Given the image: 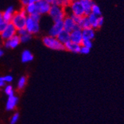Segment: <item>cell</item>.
I'll use <instances>...</instances> for the list:
<instances>
[{
	"label": "cell",
	"mask_w": 124,
	"mask_h": 124,
	"mask_svg": "<svg viewBox=\"0 0 124 124\" xmlns=\"http://www.w3.org/2000/svg\"><path fill=\"white\" fill-rule=\"evenodd\" d=\"M27 17L28 15L23 8L15 12L10 22H12V24L16 28L17 30L24 28Z\"/></svg>",
	"instance_id": "obj_1"
},
{
	"label": "cell",
	"mask_w": 124,
	"mask_h": 124,
	"mask_svg": "<svg viewBox=\"0 0 124 124\" xmlns=\"http://www.w3.org/2000/svg\"><path fill=\"white\" fill-rule=\"evenodd\" d=\"M43 44L46 46V48H48L51 50L54 51H64L65 50L64 45L62 44L57 37H52V36H45L42 39Z\"/></svg>",
	"instance_id": "obj_2"
},
{
	"label": "cell",
	"mask_w": 124,
	"mask_h": 124,
	"mask_svg": "<svg viewBox=\"0 0 124 124\" xmlns=\"http://www.w3.org/2000/svg\"><path fill=\"white\" fill-rule=\"evenodd\" d=\"M48 14L51 17V19L53 20V22L62 21L67 15L64 8H63L61 5H51L50 10Z\"/></svg>",
	"instance_id": "obj_3"
},
{
	"label": "cell",
	"mask_w": 124,
	"mask_h": 124,
	"mask_svg": "<svg viewBox=\"0 0 124 124\" xmlns=\"http://www.w3.org/2000/svg\"><path fill=\"white\" fill-rule=\"evenodd\" d=\"M25 28L31 34H36L40 31L39 22L36 21L33 18H31L30 16H28L26 21Z\"/></svg>",
	"instance_id": "obj_4"
},
{
	"label": "cell",
	"mask_w": 124,
	"mask_h": 124,
	"mask_svg": "<svg viewBox=\"0 0 124 124\" xmlns=\"http://www.w3.org/2000/svg\"><path fill=\"white\" fill-rule=\"evenodd\" d=\"M67 8L70 10L71 13L70 15L72 14V15H76V16H79V17L85 16L84 10L83 8V6L80 2V0H78V1H72L70 7Z\"/></svg>",
	"instance_id": "obj_5"
},
{
	"label": "cell",
	"mask_w": 124,
	"mask_h": 124,
	"mask_svg": "<svg viewBox=\"0 0 124 124\" xmlns=\"http://www.w3.org/2000/svg\"><path fill=\"white\" fill-rule=\"evenodd\" d=\"M16 34H17L16 28L12 24V22H8L6 28L4 30V31L0 34V38L2 39V40L5 41L10 39Z\"/></svg>",
	"instance_id": "obj_6"
},
{
	"label": "cell",
	"mask_w": 124,
	"mask_h": 124,
	"mask_svg": "<svg viewBox=\"0 0 124 124\" xmlns=\"http://www.w3.org/2000/svg\"><path fill=\"white\" fill-rule=\"evenodd\" d=\"M36 11L41 15L48 14L51 8V4L46 2V0H41V1L36 3Z\"/></svg>",
	"instance_id": "obj_7"
},
{
	"label": "cell",
	"mask_w": 124,
	"mask_h": 124,
	"mask_svg": "<svg viewBox=\"0 0 124 124\" xmlns=\"http://www.w3.org/2000/svg\"><path fill=\"white\" fill-rule=\"evenodd\" d=\"M64 30L63 20L53 22V25L49 30V35L52 37H57V36Z\"/></svg>",
	"instance_id": "obj_8"
},
{
	"label": "cell",
	"mask_w": 124,
	"mask_h": 124,
	"mask_svg": "<svg viewBox=\"0 0 124 124\" xmlns=\"http://www.w3.org/2000/svg\"><path fill=\"white\" fill-rule=\"evenodd\" d=\"M3 42H4L3 43L4 47L6 48H10V49H14L16 48H17L21 43L20 37L18 34H16L10 39L3 41Z\"/></svg>",
	"instance_id": "obj_9"
},
{
	"label": "cell",
	"mask_w": 124,
	"mask_h": 124,
	"mask_svg": "<svg viewBox=\"0 0 124 124\" xmlns=\"http://www.w3.org/2000/svg\"><path fill=\"white\" fill-rule=\"evenodd\" d=\"M63 25H64V30H67V32L70 33L78 28V25L73 20L70 15H67L65 17V18L63 19Z\"/></svg>",
	"instance_id": "obj_10"
},
{
	"label": "cell",
	"mask_w": 124,
	"mask_h": 124,
	"mask_svg": "<svg viewBox=\"0 0 124 124\" xmlns=\"http://www.w3.org/2000/svg\"><path fill=\"white\" fill-rule=\"evenodd\" d=\"M83 39L84 37H83L82 29L79 28L78 27L73 30L72 32H70V41L81 45Z\"/></svg>",
	"instance_id": "obj_11"
},
{
	"label": "cell",
	"mask_w": 124,
	"mask_h": 124,
	"mask_svg": "<svg viewBox=\"0 0 124 124\" xmlns=\"http://www.w3.org/2000/svg\"><path fill=\"white\" fill-rule=\"evenodd\" d=\"M81 47V45L73 42L70 40L64 45V48L66 51H68L70 52L75 53V54L80 53Z\"/></svg>",
	"instance_id": "obj_12"
},
{
	"label": "cell",
	"mask_w": 124,
	"mask_h": 124,
	"mask_svg": "<svg viewBox=\"0 0 124 124\" xmlns=\"http://www.w3.org/2000/svg\"><path fill=\"white\" fill-rule=\"evenodd\" d=\"M18 101H19V98L16 96L13 95V96L8 97V99L7 103H6V109L8 111L13 110L15 108V107L16 106Z\"/></svg>",
	"instance_id": "obj_13"
},
{
	"label": "cell",
	"mask_w": 124,
	"mask_h": 124,
	"mask_svg": "<svg viewBox=\"0 0 124 124\" xmlns=\"http://www.w3.org/2000/svg\"><path fill=\"white\" fill-rule=\"evenodd\" d=\"M15 12L16 11L14 8L13 6H9L4 12H2L3 20H5L7 22H10Z\"/></svg>",
	"instance_id": "obj_14"
},
{
	"label": "cell",
	"mask_w": 124,
	"mask_h": 124,
	"mask_svg": "<svg viewBox=\"0 0 124 124\" xmlns=\"http://www.w3.org/2000/svg\"><path fill=\"white\" fill-rule=\"evenodd\" d=\"M80 2L84 10L85 16H88L92 12V8L95 4L94 2H93V0H80Z\"/></svg>",
	"instance_id": "obj_15"
},
{
	"label": "cell",
	"mask_w": 124,
	"mask_h": 124,
	"mask_svg": "<svg viewBox=\"0 0 124 124\" xmlns=\"http://www.w3.org/2000/svg\"><path fill=\"white\" fill-rule=\"evenodd\" d=\"M83 37L85 39H90L92 40L95 39V30L91 27L82 29Z\"/></svg>",
	"instance_id": "obj_16"
},
{
	"label": "cell",
	"mask_w": 124,
	"mask_h": 124,
	"mask_svg": "<svg viewBox=\"0 0 124 124\" xmlns=\"http://www.w3.org/2000/svg\"><path fill=\"white\" fill-rule=\"evenodd\" d=\"M21 60L23 63H28L33 60V54L29 50H24L21 55Z\"/></svg>",
	"instance_id": "obj_17"
},
{
	"label": "cell",
	"mask_w": 124,
	"mask_h": 124,
	"mask_svg": "<svg viewBox=\"0 0 124 124\" xmlns=\"http://www.w3.org/2000/svg\"><path fill=\"white\" fill-rule=\"evenodd\" d=\"M57 39L62 43L65 45L70 40V33L67 32V30H63L57 36Z\"/></svg>",
	"instance_id": "obj_18"
},
{
	"label": "cell",
	"mask_w": 124,
	"mask_h": 124,
	"mask_svg": "<svg viewBox=\"0 0 124 124\" xmlns=\"http://www.w3.org/2000/svg\"><path fill=\"white\" fill-rule=\"evenodd\" d=\"M87 17H88V19H89L91 28H94L95 30L99 28V27H98V16H96V15L91 13L90 14L88 15Z\"/></svg>",
	"instance_id": "obj_19"
},
{
	"label": "cell",
	"mask_w": 124,
	"mask_h": 124,
	"mask_svg": "<svg viewBox=\"0 0 124 124\" xmlns=\"http://www.w3.org/2000/svg\"><path fill=\"white\" fill-rule=\"evenodd\" d=\"M77 25H78V27L79 28H81V29H84V28H87L91 27L87 16L81 17Z\"/></svg>",
	"instance_id": "obj_20"
},
{
	"label": "cell",
	"mask_w": 124,
	"mask_h": 124,
	"mask_svg": "<svg viewBox=\"0 0 124 124\" xmlns=\"http://www.w3.org/2000/svg\"><path fill=\"white\" fill-rule=\"evenodd\" d=\"M23 8L25 10L28 16H30V15H32L33 13L37 12L36 11V3H34V2H30L29 4H27L26 6H24Z\"/></svg>",
	"instance_id": "obj_21"
},
{
	"label": "cell",
	"mask_w": 124,
	"mask_h": 124,
	"mask_svg": "<svg viewBox=\"0 0 124 124\" xmlns=\"http://www.w3.org/2000/svg\"><path fill=\"white\" fill-rule=\"evenodd\" d=\"M26 83H27V77L25 76H22L19 79L18 83H17V88H18V89L19 90H22L25 87Z\"/></svg>",
	"instance_id": "obj_22"
},
{
	"label": "cell",
	"mask_w": 124,
	"mask_h": 124,
	"mask_svg": "<svg viewBox=\"0 0 124 124\" xmlns=\"http://www.w3.org/2000/svg\"><path fill=\"white\" fill-rule=\"evenodd\" d=\"M32 35L33 34H31L30 33L27 32L26 34H24L22 36H19L21 42L22 43H27V42H30V40H31V39H32Z\"/></svg>",
	"instance_id": "obj_23"
},
{
	"label": "cell",
	"mask_w": 124,
	"mask_h": 124,
	"mask_svg": "<svg viewBox=\"0 0 124 124\" xmlns=\"http://www.w3.org/2000/svg\"><path fill=\"white\" fill-rule=\"evenodd\" d=\"M4 91H5V93L8 97L14 95V90H13V86L11 85L5 86Z\"/></svg>",
	"instance_id": "obj_24"
},
{
	"label": "cell",
	"mask_w": 124,
	"mask_h": 124,
	"mask_svg": "<svg viewBox=\"0 0 124 124\" xmlns=\"http://www.w3.org/2000/svg\"><path fill=\"white\" fill-rule=\"evenodd\" d=\"M91 13H93V14H95V15H96V16H98V17L101 16V8H100V7H99L98 5H96V4H94V5H93V6H92V12H91Z\"/></svg>",
	"instance_id": "obj_25"
},
{
	"label": "cell",
	"mask_w": 124,
	"mask_h": 124,
	"mask_svg": "<svg viewBox=\"0 0 124 124\" xmlns=\"http://www.w3.org/2000/svg\"><path fill=\"white\" fill-rule=\"evenodd\" d=\"M81 45L85 46V47L89 48L91 49L92 47V40L84 39H83V42H82V43H81Z\"/></svg>",
	"instance_id": "obj_26"
},
{
	"label": "cell",
	"mask_w": 124,
	"mask_h": 124,
	"mask_svg": "<svg viewBox=\"0 0 124 124\" xmlns=\"http://www.w3.org/2000/svg\"><path fill=\"white\" fill-rule=\"evenodd\" d=\"M19 118V113H15V114L12 116V117H11V119H10V124H16V123L18 122Z\"/></svg>",
	"instance_id": "obj_27"
},
{
	"label": "cell",
	"mask_w": 124,
	"mask_h": 124,
	"mask_svg": "<svg viewBox=\"0 0 124 124\" xmlns=\"http://www.w3.org/2000/svg\"><path fill=\"white\" fill-rule=\"evenodd\" d=\"M41 16H42L41 14H40V13H38V12H36V13H33L32 15H30V17L31 18H33V19H35L36 21L39 22V21L41 20Z\"/></svg>",
	"instance_id": "obj_28"
},
{
	"label": "cell",
	"mask_w": 124,
	"mask_h": 124,
	"mask_svg": "<svg viewBox=\"0 0 124 124\" xmlns=\"http://www.w3.org/2000/svg\"><path fill=\"white\" fill-rule=\"evenodd\" d=\"M8 22H5V20H2V21H0V34H1L3 31H4V30L6 28L7 25H8Z\"/></svg>",
	"instance_id": "obj_29"
},
{
	"label": "cell",
	"mask_w": 124,
	"mask_h": 124,
	"mask_svg": "<svg viewBox=\"0 0 124 124\" xmlns=\"http://www.w3.org/2000/svg\"><path fill=\"white\" fill-rule=\"evenodd\" d=\"M89 52H90V48H86V47H85V46L81 45V50H80V53L81 54H88Z\"/></svg>",
	"instance_id": "obj_30"
},
{
	"label": "cell",
	"mask_w": 124,
	"mask_h": 124,
	"mask_svg": "<svg viewBox=\"0 0 124 124\" xmlns=\"http://www.w3.org/2000/svg\"><path fill=\"white\" fill-rule=\"evenodd\" d=\"M3 80L5 83H11L13 80V77L11 75H6L3 76Z\"/></svg>",
	"instance_id": "obj_31"
},
{
	"label": "cell",
	"mask_w": 124,
	"mask_h": 124,
	"mask_svg": "<svg viewBox=\"0 0 124 124\" xmlns=\"http://www.w3.org/2000/svg\"><path fill=\"white\" fill-rule=\"evenodd\" d=\"M103 22H104V19H103V18L101 16L98 17V27H99V28H100L101 27H102V26H103Z\"/></svg>",
	"instance_id": "obj_32"
},
{
	"label": "cell",
	"mask_w": 124,
	"mask_h": 124,
	"mask_svg": "<svg viewBox=\"0 0 124 124\" xmlns=\"http://www.w3.org/2000/svg\"><path fill=\"white\" fill-rule=\"evenodd\" d=\"M20 2H21L22 5L23 7H24L30 2V0H20Z\"/></svg>",
	"instance_id": "obj_33"
},
{
	"label": "cell",
	"mask_w": 124,
	"mask_h": 124,
	"mask_svg": "<svg viewBox=\"0 0 124 124\" xmlns=\"http://www.w3.org/2000/svg\"><path fill=\"white\" fill-rule=\"evenodd\" d=\"M5 85H6V83L5 81H1V82H0V88L5 87Z\"/></svg>",
	"instance_id": "obj_34"
},
{
	"label": "cell",
	"mask_w": 124,
	"mask_h": 124,
	"mask_svg": "<svg viewBox=\"0 0 124 124\" xmlns=\"http://www.w3.org/2000/svg\"><path fill=\"white\" fill-rule=\"evenodd\" d=\"M46 2H48L49 3H50L51 5H53L55 2V0H46Z\"/></svg>",
	"instance_id": "obj_35"
},
{
	"label": "cell",
	"mask_w": 124,
	"mask_h": 124,
	"mask_svg": "<svg viewBox=\"0 0 124 124\" xmlns=\"http://www.w3.org/2000/svg\"><path fill=\"white\" fill-rule=\"evenodd\" d=\"M3 54H4V51H3V50L1 48V45H0V57H2Z\"/></svg>",
	"instance_id": "obj_36"
},
{
	"label": "cell",
	"mask_w": 124,
	"mask_h": 124,
	"mask_svg": "<svg viewBox=\"0 0 124 124\" xmlns=\"http://www.w3.org/2000/svg\"><path fill=\"white\" fill-rule=\"evenodd\" d=\"M3 19V17H2V12L0 11V21H2Z\"/></svg>",
	"instance_id": "obj_37"
},
{
	"label": "cell",
	"mask_w": 124,
	"mask_h": 124,
	"mask_svg": "<svg viewBox=\"0 0 124 124\" xmlns=\"http://www.w3.org/2000/svg\"><path fill=\"white\" fill-rule=\"evenodd\" d=\"M41 1V0H30V2H34V3H36L38 2Z\"/></svg>",
	"instance_id": "obj_38"
},
{
	"label": "cell",
	"mask_w": 124,
	"mask_h": 124,
	"mask_svg": "<svg viewBox=\"0 0 124 124\" xmlns=\"http://www.w3.org/2000/svg\"><path fill=\"white\" fill-rule=\"evenodd\" d=\"M1 81H4V80H3V76H0V82Z\"/></svg>",
	"instance_id": "obj_39"
},
{
	"label": "cell",
	"mask_w": 124,
	"mask_h": 124,
	"mask_svg": "<svg viewBox=\"0 0 124 124\" xmlns=\"http://www.w3.org/2000/svg\"><path fill=\"white\" fill-rule=\"evenodd\" d=\"M72 1H78V0H72Z\"/></svg>",
	"instance_id": "obj_40"
},
{
	"label": "cell",
	"mask_w": 124,
	"mask_h": 124,
	"mask_svg": "<svg viewBox=\"0 0 124 124\" xmlns=\"http://www.w3.org/2000/svg\"><path fill=\"white\" fill-rule=\"evenodd\" d=\"M68 1H71L72 2V0H68Z\"/></svg>",
	"instance_id": "obj_41"
}]
</instances>
